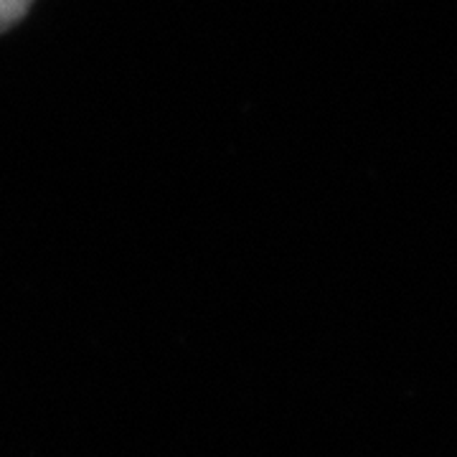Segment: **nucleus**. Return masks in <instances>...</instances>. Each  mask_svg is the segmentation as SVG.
<instances>
[{"instance_id": "nucleus-1", "label": "nucleus", "mask_w": 457, "mask_h": 457, "mask_svg": "<svg viewBox=\"0 0 457 457\" xmlns=\"http://www.w3.org/2000/svg\"><path fill=\"white\" fill-rule=\"evenodd\" d=\"M31 3L33 0H0V33L16 26L31 8Z\"/></svg>"}]
</instances>
